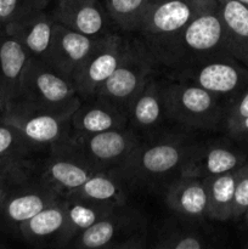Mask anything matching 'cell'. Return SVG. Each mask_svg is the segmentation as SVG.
Here are the masks:
<instances>
[{
	"label": "cell",
	"instance_id": "cell-26",
	"mask_svg": "<svg viewBox=\"0 0 248 249\" xmlns=\"http://www.w3.org/2000/svg\"><path fill=\"white\" fill-rule=\"evenodd\" d=\"M243 160H245L243 156L235 151L224 147H213L206 153L203 160L199 162L201 168L198 169L202 170L199 174L203 173L207 177H213V175L232 172L245 163L242 162Z\"/></svg>",
	"mask_w": 248,
	"mask_h": 249
},
{
	"label": "cell",
	"instance_id": "cell-16",
	"mask_svg": "<svg viewBox=\"0 0 248 249\" xmlns=\"http://www.w3.org/2000/svg\"><path fill=\"white\" fill-rule=\"evenodd\" d=\"M97 173L100 172L88 163L65 157L55 158L49 163L45 170V178L49 184L56 189L72 194Z\"/></svg>",
	"mask_w": 248,
	"mask_h": 249
},
{
	"label": "cell",
	"instance_id": "cell-12",
	"mask_svg": "<svg viewBox=\"0 0 248 249\" xmlns=\"http://www.w3.org/2000/svg\"><path fill=\"white\" fill-rule=\"evenodd\" d=\"M225 29L224 48L248 70V7L236 0H218Z\"/></svg>",
	"mask_w": 248,
	"mask_h": 249
},
{
	"label": "cell",
	"instance_id": "cell-38",
	"mask_svg": "<svg viewBox=\"0 0 248 249\" xmlns=\"http://www.w3.org/2000/svg\"><path fill=\"white\" fill-rule=\"evenodd\" d=\"M4 29H5V27L2 26V23H1V22H0V34H1L2 32H4Z\"/></svg>",
	"mask_w": 248,
	"mask_h": 249
},
{
	"label": "cell",
	"instance_id": "cell-21",
	"mask_svg": "<svg viewBox=\"0 0 248 249\" xmlns=\"http://www.w3.org/2000/svg\"><path fill=\"white\" fill-rule=\"evenodd\" d=\"M182 150L174 143L152 146L141 153L139 165L148 174H164L180 163Z\"/></svg>",
	"mask_w": 248,
	"mask_h": 249
},
{
	"label": "cell",
	"instance_id": "cell-24",
	"mask_svg": "<svg viewBox=\"0 0 248 249\" xmlns=\"http://www.w3.org/2000/svg\"><path fill=\"white\" fill-rule=\"evenodd\" d=\"M177 108L189 116L201 117L211 113L215 107V101L212 92L207 91L198 85L179 88L175 92Z\"/></svg>",
	"mask_w": 248,
	"mask_h": 249
},
{
	"label": "cell",
	"instance_id": "cell-29",
	"mask_svg": "<svg viewBox=\"0 0 248 249\" xmlns=\"http://www.w3.org/2000/svg\"><path fill=\"white\" fill-rule=\"evenodd\" d=\"M29 178V169L26 160L2 157L0 156V186L11 190L26 185Z\"/></svg>",
	"mask_w": 248,
	"mask_h": 249
},
{
	"label": "cell",
	"instance_id": "cell-40",
	"mask_svg": "<svg viewBox=\"0 0 248 249\" xmlns=\"http://www.w3.org/2000/svg\"><path fill=\"white\" fill-rule=\"evenodd\" d=\"M247 247H248V246H247Z\"/></svg>",
	"mask_w": 248,
	"mask_h": 249
},
{
	"label": "cell",
	"instance_id": "cell-5",
	"mask_svg": "<svg viewBox=\"0 0 248 249\" xmlns=\"http://www.w3.org/2000/svg\"><path fill=\"white\" fill-rule=\"evenodd\" d=\"M180 36L185 48L195 53H206L224 46L225 29L218 0H202Z\"/></svg>",
	"mask_w": 248,
	"mask_h": 249
},
{
	"label": "cell",
	"instance_id": "cell-4",
	"mask_svg": "<svg viewBox=\"0 0 248 249\" xmlns=\"http://www.w3.org/2000/svg\"><path fill=\"white\" fill-rule=\"evenodd\" d=\"M97 39L56 22L50 48L44 62L73 80L75 72L91 53Z\"/></svg>",
	"mask_w": 248,
	"mask_h": 249
},
{
	"label": "cell",
	"instance_id": "cell-8",
	"mask_svg": "<svg viewBox=\"0 0 248 249\" xmlns=\"http://www.w3.org/2000/svg\"><path fill=\"white\" fill-rule=\"evenodd\" d=\"M29 53L21 41L4 29L0 34V91L7 106L17 101L21 95L22 78L26 71Z\"/></svg>",
	"mask_w": 248,
	"mask_h": 249
},
{
	"label": "cell",
	"instance_id": "cell-1",
	"mask_svg": "<svg viewBox=\"0 0 248 249\" xmlns=\"http://www.w3.org/2000/svg\"><path fill=\"white\" fill-rule=\"evenodd\" d=\"M15 102L63 117H72L79 107L73 80L33 57L29 58L22 78L21 95Z\"/></svg>",
	"mask_w": 248,
	"mask_h": 249
},
{
	"label": "cell",
	"instance_id": "cell-11",
	"mask_svg": "<svg viewBox=\"0 0 248 249\" xmlns=\"http://www.w3.org/2000/svg\"><path fill=\"white\" fill-rule=\"evenodd\" d=\"M53 17L57 23L91 38H99L106 26L97 0H58Z\"/></svg>",
	"mask_w": 248,
	"mask_h": 249
},
{
	"label": "cell",
	"instance_id": "cell-37",
	"mask_svg": "<svg viewBox=\"0 0 248 249\" xmlns=\"http://www.w3.org/2000/svg\"><path fill=\"white\" fill-rule=\"evenodd\" d=\"M236 1L241 2V4H243V5H245V6L248 7V0H236Z\"/></svg>",
	"mask_w": 248,
	"mask_h": 249
},
{
	"label": "cell",
	"instance_id": "cell-19",
	"mask_svg": "<svg viewBox=\"0 0 248 249\" xmlns=\"http://www.w3.org/2000/svg\"><path fill=\"white\" fill-rule=\"evenodd\" d=\"M66 226V203L55 202L18 226V232L28 242L41 240L62 232Z\"/></svg>",
	"mask_w": 248,
	"mask_h": 249
},
{
	"label": "cell",
	"instance_id": "cell-22",
	"mask_svg": "<svg viewBox=\"0 0 248 249\" xmlns=\"http://www.w3.org/2000/svg\"><path fill=\"white\" fill-rule=\"evenodd\" d=\"M119 216H114L113 213L100 219L90 228L79 233L78 247L82 248H105L111 247L112 242L118 235L122 228Z\"/></svg>",
	"mask_w": 248,
	"mask_h": 249
},
{
	"label": "cell",
	"instance_id": "cell-27",
	"mask_svg": "<svg viewBox=\"0 0 248 249\" xmlns=\"http://www.w3.org/2000/svg\"><path fill=\"white\" fill-rule=\"evenodd\" d=\"M162 114V106L158 92L153 85L141 89L135 95L133 104V117L141 126H151L158 122Z\"/></svg>",
	"mask_w": 248,
	"mask_h": 249
},
{
	"label": "cell",
	"instance_id": "cell-18",
	"mask_svg": "<svg viewBox=\"0 0 248 249\" xmlns=\"http://www.w3.org/2000/svg\"><path fill=\"white\" fill-rule=\"evenodd\" d=\"M247 75L237 66L214 62L204 66L196 74L197 85L212 94H230L240 89Z\"/></svg>",
	"mask_w": 248,
	"mask_h": 249
},
{
	"label": "cell",
	"instance_id": "cell-13",
	"mask_svg": "<svg viewBox=\"0 0 248 249\" xmlns=\"http://www.w3.org/2000/svg\"><path fill=\"white\" fill-rule=\"evenodd\" d=\"M204 182L207 187V215L218 221L233 219L236 170L207 177Z\"/></svg>",
	"mask_w": 248,
	"mask_h": 249
},
{
	"label": "cell",
	"instance_id": "cell-33",
	"mask_svg": "<svg viewBox=\"0 0 248 249\" xmlns=\"http://www.w3.org/2000/svg\"><path fill=\"white\" fill-rule=\"evenodd\" d=\"M159 248L169 249H199L203 247V242L197 236L194 235H180L170 237L167 242L157 245Z\"/></svg>",
	"mask_w": 248,
	"mask_h": 249
},
{
	"label": "cell",
	"instance_id": "cell-10",
	"mask_svg": "<svg viewBox=\"0 0 248 249\" xmlns=\"http://www.w3.org/2000/svg\"><path fill=\"white\" fill-rule=\"evenodd\" d=\"M145 75V65L142 62L124 55L116 71L97 90L96 96L107 104H121L125 100L134 99L142 89Z\"/></svg>",
	"mask_w": 248,
	"mask_h": 249
},
{
	"label": "cell",
	"instance_id": "cell-14",
	"mask_svg": "<svg viewBox=\"0 0 248 249\" xmlns=\"http://www.w3.org/2000/svg\"><path fill=\"white\" fill-rule=\"evenodd\" d=\"M167 201L173 211L182 215H204L207 214L206 182L197 178L186 177L169 190Z\"/></svg>",
	"mask_w": 248,
	"mask_h": 249
},
{
	"label": "cell",
	"instance_id": "cell-34",
	"mask_svg": "<svg viewBox=\"0 0 248 249\" xmlns=\"http://www.w3.org/2000/svg\"><path fill=\"white\" fill-rule=\"evenodd\" d=\"M230 134L237 139H243L248 140V117H246L243 121H241L232 130H230Z\"/></svg>",
	"mask_w": 248,
	"mask_h": 249
},
{
	"label": "cell",
	"instance_id": "cell-23",
	"mask_svg": "<svg viewBox=\"0 0 248 249\" xmlns=\"http://www.w3.org/2000/svg\"><path fill=\"white\" fill-rule=\"evenodd\" d=\"M152 0H108L112 17L125 29L143 26Z\"/></svg>",
	"mask_w": 248,
	"mask_h": 249
},
{
	"label": "cell",
	"instance_id": "cell-39",
	"mask_svg": "<svg viewBox=\"0 0 248 249\" xmlns=\"http://www.w3.org/2000/svg\"><path fill=\"white\" fill-rule=\"evenodd\" d=\"M243 216H245L246 221H247V223H248V209H247V212H246V213L243 214Z\"/></svg>",
	"mask_w": 248,
	"mask_h": 249
},
{
	"label": "cell",
	"instance_id": "cell-35",
	"mask_svg": "<svg viewBox=\"0 0 248 249\" xmlns=\"http://www.w3.org/2000/svg\"><path fill=\"white\" fill-rule=\"evenodd\" d=\"M6 108H7L6 99H5V96L2 95V92L0 91V118L4 116V113L6 112Z\"/></svg>",
	"mask_w": 248,
	"mask_h": 249
},
{
	"label": "cell",
	"instance_id": "cell-3",
	"mask_svg": "<svg viewBox=\"0 0 248 249\" xmlns=\"http://www.w3.org/2000/svg\"><path fill=\"white\" fill-rule=\"evenodd\" d=\"M17 129L31 146L48 145L57 141L65 133L66 123L71 117L32 108L19 102L7 106L1 117Z\"/></svg>",
	"mask_w": 248,
	"mask_h": 249
},
{
	"label": "cell",
	"instance_id": "cell-6",
	"mask_svg": "<svg viewBox=\"0 0 248 249\" xmlns=\"http://www.w3.org/2000/svg\"><path fill=\"white\" fill-rule=\"evenodd\" d=\"M56 195L48 190L32 189L22 185L9 190L6 197L0 204V231L7 232L53 204Z\"/></svg>",
	"mask_w": 248,
	"mask_h": 249
},
{
	"label": "cell",
	"instance_id": "cell-36",
	"mask_svg": "<svg viewBox=\"0 0 248 249\" xmlns=\"http://www.w3.org/2000/svg\"><path fill=\"white\" fill-rule=\"evenodd\" d=\"M7 192H9V189H6V187H1V186H0V204L2 203L4 198H5V197H6Z\"/></svg>",
	"mask_w": 248,
	"mask_h": 249
},
{
	"label": "cell",
	"instance_id": "cell-31",
	"mask_svg": "<svg viewBox=\"0 0 248 249\" xmlns=\"http://www.w3.org/2000/svg\"><path fill=\"white\" fill-rule=\"evenodd\" d=\"M248 209V160L236 169L233 219L243 216Z\"/></svg>",
	"mask_w": 248,
	"mask_h": 249
},
{
	"label": "cell",
	"instance_id": "cell-20",
	"mask_svg": "<svg viewBox=\"0 0 248 249\" xmlns=\"http://www.w3.org/2000/svg\"><path fill=\"white\" fill-rule=\"evenodd\" d=\"M73 123L83 134H96L101 131L119 129L122 126V118L118 112L112 106H100L90 108H80L73 113Z\"/></svg>",
	"mask_w": 248,
	"mask_h": 249
},
{
	"label": "cell",
	"instance_id": "cell-25",
	"mask_svg": "<svg viewBox=\"0 0 248 249\" xmlns=\"http://www.w3.org/2000/svg\"><path fill=\"white\" fill-rule=\"evenodd\" d=\"M71 195L75 198L114 203L121 196V189L113 179L97 173Z\"/></svg>",
	"mask_w": 248,
	"mask_h": 249
},
{
	"label": "cell",
	"instance_id": "cell-32",
	"mask_svg": "<svg viewBox=\"0 0 248 249\" xmlns=\"http://www.w3.org/2000/svg\"><path fill=\"white\" fill-rule=\"evenodd\" d=\"M248 117V89L238 97L228 116V129L232 130L241 121Z\"/></svg>",
	"mask_w": 248,
	"mask_h": 249
},
{
	"label": "cell",
	"instance_id": "cell-15",
	"mask_svg": "<svg viewBox=\"0 0 248 249\" xmlns=\"http://www.w3.org/2000/svg\"><path fill=\"white\" fill-rule=\"evenodd\" d=\"M66 203V226L63 236L71 240L77 233H82L100 219L113 213L114 203L96 202L89 199L75 198Z\"/></svg>",
	"mask_w": 248,
	"mask_h": 249
},
{
	"label": "cell",
	"instance_id": "cell-2",
	"mask_svg": "<svg viewBox=\"0 0 248 249\" xmlns=\"http://www.w3.org/2000/svg\"><path fill=\"white\" fill-rule=\"evenodd\" d=\"M124 57L122 40L117 36L99 38L91 53L73 77L78 95L94 96Z\"/></svg>",
	"mask_w": 248,
	"mask_h": 249
},
{
	"label": "cell",
	"instance_id": "cell-28",
	"mask_svg": "<svg viewBox=\"0 0 248 249\" xmlns=\"http://www.w3.org/2000/svg\"><path fill=\"white\" fill-rule=\"evenodd\" d=\"M32 146L11 124L0 118V156L26 160Z\"/></svg>",
	"mask_w": 248,
	"mask_h": 249
},
{
	"label": "cell",
	"instance_id": "cell-9",
	"mask_svg": "<svg viewBox=\"0 0 248 249\" xmlns=\"http://www.w3.org/2000/svg\"><path fill=\"white\" fill-rule=\"evenodd\" d=\"M202 0H160L151 4L143 27L152 36H170L181 33L191 21Z\"/></svg>",
	"mask_w": 248,
	"mask_h": 249
},
{
	"label": "cell",
	"instance_id": "cell-30",
	"mask_svg": "<svg viewBox=\"0 0 248 249\" xmlns=\"http://www.w3.org/2000/svg\"><path fill=\"white\" fill-rule=\"evenodd\" d=\"M44 4L45 0H0V22L5 27L29 12L44 7Z\"/></svg>",
	"mask_w": 248,
	"mask_h": 249
},
{
	"label": "cell",
	"instance_id": "cell-7",
	"mask_svg": "<svg viewBox=\"0 0 248 249\" xmlns=\"http://www.w3.org/2000/svg\"><path fill=\"white\" fill-rule=\"evenodd\" d=\"M55 24V17L49 16L43 11V7H40L6 24L5 31L21 41L31 57L45 61Z\"/></svg>",
	"mask_w": 248,
	"mask_h": 249
},
{
	"label": "cell",
	"instance_id": "cell-17",
	"mask_svg": "<svg viewBox=\"0 0 248 249\" xmlns=\"http://www.w3.org/2000/svg\"><path fill=\"white\" fill-rule=\"evenodd\" d=\"M83 142L88 153L102 163H112L121 160L130 152L134 146L133 138L119 129L88 134V139Z\"/></svg>",
	"mask_w": 248,
	"mask_h": 249
}]
</instances>
